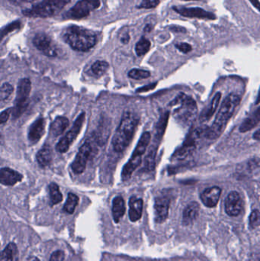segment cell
<instances>
[{"instance_id":"f6af8a7d","label":"cell","mask_w":260,"mask_h":261,"mask_svg":"<svg viewBox=\"0 0 260 261\" xmlns=\"http://www.w3.org/2000/svg\"><path fill=\"white\" fill-rule=\"evenodd\" d=\"M121 41H123L124 43H128L129 41V35H127L126 36H125V37H122V39H121Z\"/></svg>"},{"instance_id":"f1b7e54d","label":"cell","mask_w":260,"mask_h":261,"mask_svg":"<svg viewBox=\"0 0 260 261\" xmlns=\"http://www.w3.org/2000/svg\"><path fill=\"white\" fill-rule=\"evenodd\" d=\"M78 203H79V197L76 194L70 192L67 201L63 206V211L68 214L74 213L78 205Z\"/></svg>"},{"instance_id":"7a4b0ae2","label":"cell","mask_w":260,"mask_h":261,"mask_svg":"<svg viewBox=\"0 0 260 261\" xmlns=\"http://www.w3.org/2000/svg\"><path fill=\"white\" fill-rule=\"evenodd\" d=\"M138 123L139 118L134 112L128 111L124 113L112 138L113 148L115 151L121 153L130 145Z\"/></svg>"},{"instance_id":"44dd1931","label":"cell","mask_w":260,"mask_h":261,"mask_svg":"<svg viewBox=\"0 0 260 261\" xmlns=\"http://www.w3.org/2000/svg\"><path fill=\"white\" fill-rule=\"evenodd\" d=\"M125 203L121 196H116L112 201V216L114 223H118L125 213Z\"/></svg>"},{"instance_id":"ee69618b","label":"cell","mask_w":260,"mask_h":261,"mask_svg":"<svg viewBox=\"0 0 260 261\" xmlns=\"http://www.w3.org/2000/svg\"><path fill=\"white\" fill-rule=\"evenodd\" d=\"M253 139L256 140V141H260V129L256 131L253 135Z\"/></svg>"},{"instance_id":"6da1fadb","label":"cell","mask_w":260,"mask_h":261,"mask_svg":"<svg viewBox=\"0 0 260 261\" xmlns=\"http://www.w3.org/2000/svg\"><path fill=\"white\" fill-rule=\"evenodd\" d=\"M240 103L241 98L236 94H230L225 98L212 126L206 131L205 136L207 139L215 140L220 137Z\"/></svg>"},{"instance_id":"7bdbcfd3","label":"cell","mask_w":260,"mask_h":261,"mask_svg":"<svg viewBox=\"0 0 260 261\" xmlns=\"http://www.w3.org/2000/svg\"><path fill=\"white\" fill-rule=\"evenodd\" d=\"M251 2L252 5L260 12V2L259 0H249Z\"/></svg>"},{"instance_id":"f35d334b","label":"cell","mask_w":260,"mask_h":261,"mask_svg":"<svg viewBox=\"0 0 260 261\" xmlns=\"http://www.w3.org/2000/svg\"><path fill=\"white\" fill-rule=\"evenodd\" d=\"M176 47L179 51L184 54L189 53L192 50V46L188 43H180L176 44Z\"/></svg>"},{"instance_id":"1f68e13d","label":"cell","mask_w":260,"mask_h":261,"mask_svg":"<svg viewBox=\"0 0 260 261\" xmlns=\"http://www.w3.org/2000/svg\"><path fill=\"white\" fill-rule=\"evenodd\" d=\"M150 42L148 39L141 38L138 42L136 44L135 52L137 56H143V55H146L148 52H149V48H150Z\"/></svg>"},{"instance_id":"277c9868","label":"cell","mask_w":260,"mask_h":261,"mask_svg":"<svg viewBox=\"0 0 260 261\" xmlns=\"http://www.w3.org/2000/svg\"><path fill=\"white\" fill-rule=\"evenodd\" d=\"M65 39L70 46L78 52H87L95 46L97 41L93 32L79 26L67 28Z\"/></svg>"},{"instance_id":"9a60e30c","label":"cell","mask_w":260,"mask_h":261,"mask_svg":"<svg viewBox=\"0 0 260 261\" xmlns=\"http://www.w3.org/2000/svg\"><path fill=\"white\" fill-rule=\"evenodd\" d=\"M173 9L176 11V13L184 16V17H187V18H197L209 20H215L217 19L215 15L201 9V8L174 7Z\"/></svg>"},{"instance_id":"ba28073f","label":"cell","mask_w":260,"mask_h":261,"mask_svg":"<svg viewBox=\"0 0 260 261\" xmlns=\"http://www.w3.org/2000/svg\"><path fill=\"white\" fill-rule=\"evenodd\" d=\"M85 119H86V113H81L76 121L74 122V126H72L71 130H69L66 135L59 141L56 146V151L63 154L69 150L73 142L75 141V139L77 138L78 134L80 133Z\"/></svg>"},{"instance_id":"8d00e7d4","label":"cell","mask_w":260,"mask_h":261,"mask_svg":"<svg viewBox=\"0 0 260 261\" xmlns=\"http://www.w3.org/2000/svg\"><path fill=\"white\" fill-rule=\"evenodd\" d=\"M160 3V0H143L139 7L142 9H152L157 7Z\"/></svg>"},{"instance_id":"603a6c76","label":"cell","mask_w":260,"mask_h":261,"mask_svg":"<svg viewBox=\"0 0 260 261\" xmlns=\"http://www.w3.org/2000/svg\"><path fill=\"white\" fill-rule=\"evenodd\" d=\"M169 112H165L163 115L160 116V120L157 122L156 126V131H155L154 142L153 143L158 145L160 141H161L165 133L166 129H167V123L169 120Z\"/></svg>"},{"instance_id":"cb8c5ba5","label":"cell","mask_w":260,"mask_h":261,"mask_svg":"<svg viewBox=\"0 0 260 261\" xmlns=\"http://www.w3.org/2000/svg\"><path fill=\"white\" fill-rule=\"evenodd\" d=\"M260 122V107L258 108L250 116L245 119L240 126V131L242 133L246 132L251 130Z\"/></svg>"},{"instance_id":"836d02e7","label":"cell","mask_w":260,"mask_h":261,"mask_svg":"<svg viewBox=\"0 0 260 261\" xmlns=\"http://www.w3.org/2000/svg\"><path fill=\"white\" fill-rule=\"evenodd\" d=\"M14 87L10 83H5L1 87V91H0V99L1 101H5L10 97V95L13 93Z\"/></svg>"},{"instance_id":"ac0fdd59","label":"cell","mask_w":260,"mask_h":261,"mask_svg":"<svg viewBox=\"0 0 260 261\" xmlns=\"http://www.w3.org/2000/svg\"><path fill=\"white\" fill-rule=\"evenodd\" d=\"M22 178L21 173L11 168H4L0 170V182L2 185L12 186L21 182Z\"/></svg>"},{"instance_id":"3957f363","label":"cell","mask_w":260,"mask_h":261,"mask_svg":"<svg viewBox=\"0 0 260 261\" xmlns=\"http://www.w3.org/2000/svg\"><path fill=\"white\" fill-rule=\"evenodd\" d=\"M172 106H180L174 111V117L182 126H189L197 116L198 107L195 101L185 93H180L169 103Z\"/></svg>"},{"instance_id":"5b68a950","label":"cell","mask_w":260,"mask_h":261,"mask_svg":"<svg viewBox=\"0 0 260 261\" xmlns=\"http://www.w3.org/2000/svg\"><path fill=\"white\" fill-rule=\"evenodd\" d=\"M150 140H151L150 133L148 132V131L143 133L141 138L137 142L135 150L133 152L131 157L124 166L123 169H122L121 178L123 181H128V180H130L134 170L140 166V164H141V160H142V156L146 152Z\"/></svg>"},{"instance_id":"4316f807","label":"cell","mask_w":260,"mask_h":261,"mask_svg":"<svg viewBox=\"0 0 260 261\" xmlns=\"http://www.w3.org/2000/svg\"><path fill=\"white\" fill-rule=\"evenodd\" d=\"M0 261H19V251L16 243H9L2 251Z\"/></svg>"},{"instance_id":"30bf717a","label":"cell","mask_w":260,"mask_h":261,"mask_svg":"<svg viewBox=\"0 0 260 261\" xmlns=\"http://www.w3.org/2000/svg\"><path fill=\"white\" fill-rule=\"evenodd\" d=\"M100 6L99 0H80L69 11L68 16L72 19H82L88 16L92 11Z\"/></svg>"},{"instance_id":"8fae6325","label":"cell","mask_w":260,"mask_h":261,"mask_svg":"<svg viewBox=\"0 0 260 261\" xmlns=\"http://www.w3.org/2000/svg\"><path fill=\"white\" fill-rule=\"evenodd\" d=\"M91 152L92 147L89 142H85L80 147V149H79V151H78L77 154L73 162L72 166H71L73 171L76 174H81L84 172Z\"/></svg>"},{"instance_id":"d6986e66","label":"cell","mask_w":260,"mask_h":261,"mask_svg":"<svg viewBox=\"0 0 260 261\" xmlns=\"http://www.w3.org/2000/svg\"><path fill=\"white\" fill-rule=\"evenodd\" d=\"M144 202L142 199L132 196L129 200V218L133 223L137 222L142 216Z\"/></svg>"},{"instance_id":"bcb514c9","label":"cell","mask_w":260,"mask_h":261,"mask_svg":"<svg viewBox=\"0 0 260 261\" xmlns=\"http://www.w3.org/2000/svg\"><path fill=\"white\" fill-rule=\"evenodd\" d=\"M260 103V89L259 90L258 95H257V102H256V104H259Z\"/></svg>"},{"instance_id":"d590c367","label":"cell","mask_w":260,"mask_h":261,"mask_svg":"<svg viewBox=\"0 0 260 261\" xmlns=\"http://www.w3.org/2000/svg\"><path fill=\"white\" fill-rule=\"evenodd\" d=\"M20 26H21V22H20L19 21H13V23L9 24V25L5 26V28L2 29V37H3L5 35H7L9 32L17 30V29L20 28Z\"/></svg>"},{"instance_id":"4fadbf2b","label":"cell","mask_w":260,"mask_h":261,"mask_svg":"<svg viewBox=\"0 0 260 261\" xmlns=\"http://www.w3.org/2000/svg\"><path fill=\"white\" fill-rule=\"evenodd\" d=\"M33 44L37 49L40 52H44V55L47 56H56V49L52 44L51 39L46 34H37L36 37H34Z\"/></svg>"},{"instance_id":"9c48e42d","label":"cell","mask_w":260,"mask_h":261,"mask_svg":"<svg viewBox=\"0 0 260 261\" xmlns=\"http://www.w3.org/2000/svg\"><path fill=\"white\" fill-rule=\"evenodd\" d=\"M200 134L201 130L199 129H195L191 134H188L183 145L180 149H178L172 155V159H174L176 161H183L193 154L196 149L197 141L200 137Z\"/></svg>"},{"instance_id":"7c38bea8","label":"cell","mask_w":260,"mask_h":261,"mask_svg":"<svg viewBox=\"0 0 260 261\" xmlns=\"http://www.w3.org/2000/svg\"><path fill=\"white\" fill-rule=\"evenodd\" d=\"M225 212L230 216H238L242 208V202L239 193L232 191L227 195L224 203Z\"/></svg>"},{"instance_id":"2e32d148","label":"cell","mask_w":260,"mask_h":261,"mask_svg":"<svg viewBox=\"0 0 260 261\" xmlns=\"http://www.w3.org/2000/svg\"><path fill=\"white\" fill-rule=\"evenodd\" d=\"M222 189L218 186L210 187L202 192L200 196L202 203L208 208L216 206L220 200Z\"/></svg>"},{"instance_id":"8992f818","label":"cell","mask_w":260,"mask_h":261,"mask_svg":"<svg viewBox=\"0 0 260 261\" xmlns=\"http://www.w3.org/2000/svg\"><path fill=\"white\" fill-rule=\"evenodd\" d=\"M71 0H42L31 9L23 11V14L34 18H47L58 14Z\"/></svg>"},{"instance_id":"484cf974","label":"cell","mask_w":260,"mask_h":261,"mask_svg":"<svg viewBox=\"0 0 260 261\" xmlns=\"http://www.w3.org/2000/svg\"><path fill=\"white\" fill-rule=\"evenodd\" d=\"M37 163L42 168L49 166L52 162V151L48 145H44L36 155Z\"/></svg>"},{"instance_id":"83f0119b","label":"cell","mask_w":260,"mask_h":261,"mask_svg":"<svg viewBox=\"0 0 260 261\" xmlns=\"http://www.w3.org/2000/svg\"><path fill=\"white\" fill-rule=\"evenodd\" d=\"M157 148L158 145L153 144L149 147L147 157H145V162H144V168H146L149 171L153 170L156 164V157L157 154Z\"/></svg>"},{"instance_id":"f546056e","label":"cell","mask_w":260,"mask_h":261,"mask_svg":"<svg viewBox=\"0 0 260 261\" xmlns=\"http://www.w3.org/2000/svg\"><path fill=\"white\" fill-rule=\"evenodd\" d=\"M50 196L52 205H57L58 203L63 200V195L60 192V189L57 184L55 183H51L49 185Z\"/></svg>"},{"instance_id":"7dc6e473","label":"cell","mask_w":260,"mask_h":261,"mask_svg":"<svg viewBox=\"0 0 260 261\" xmlns=\"http://www.w3.org/2000/svg\"><path fill=\"white\" fill-rule=\"evenodd\" d=\"M28 261H40V260L36 258V257H32V258H29Z\"/></svg>"},{"instance_id":"ab89813d","label":"cell","mask_w":260,"mask_h":261,"mask_svg":"<svg viewBox=\"0 0 260 261\" xmlns=\"http://www.w3.org/2000/svg\"><path fill=\"white\" fill-rule=\"evenodd\" d=\"M12 111H13V109L9 108V109H7V110H4V111L2 112L1 115H0V123L4 124L9 120Z\"/></svg>"},{"instance_id":"c3c4849f","label":"cell","mask_w":260,"mask_h":261,"mask_svg":"<svg viewBox=\"0 0 260 261\" xmlns=\"http://www.w3.org/2000/svg\"><path fill=\"white\" fill-rule=\"evenodd\" d=\"M186 1H197V0H186Z\"/></svg>"},{"instance_id":"ffe728a7","label":"cell","mask_w":260,"mask_h":261,"mask_svg":"<svg viewBox=\"0 0 260 261\" xmlns=\"http://www.w3.org/2000/svg\"><path fill=\"white\" fill-rule=\"evenodd\" d=\"M199 212V205L196 202H192L185 208L183 215V224L187 226L192 224L197 219Z\"/></svg>"},{"instance_id":"b9f144b4","label":"cell","mask_w":260,"mask_h":261,"mask_svg":"<svg viewBox=\"0 0 260 261\" xmlns=\"http://www.w3.org/2000/svg\"><path fill=\"white\" fill-rule=\"evenodd\" d=\"M9 2L13 4L25 3V2H33L35 0H8Z\"/></svg>"},{"instance_id":"4dcf8cb0","label":"cell","mask_w":260,"mask_h":261,"mask_svg":"<svg viewBox=\"0 0 260 261\" xmlns=\"http://www.w3.org/2000/svg\"><path fill=\"white\" fill-rule=\"evenodd\" d=\"M109 68V64L105 60H97L92 65L91 70L95 76H102L107 72Z\"/></svg>"},{"instance_id":"7402d4cb","label":"cell","mask_w":260,"mask_h":261,"mask_svg":"<svg viewBox=\"0 0 260 261\" xmlns=\"http://www.w3.org/2000/svg\"><path fill=\"white\" fill-rule=\"evenodd\" d=\"M222 99V93H217L215 96L211 100L208 107L206 109L205 112H203L200 116L201 122H206L209 120L210 118L213 116L218 109V105L220 103V100Z\"/></svg>"},{"instance_id":"d6a6232c","label":"cell","mask_w":260,"mask_h":261,"mask_svg":"<svg viewBox=\"0 0 260 261\" xmlns=\"http://www.w3.org/2000/svg\"><path fill=\"white\" fill-rule=\"evenodd\" d=\"M149 76H150V73L149 71L137 69V68L130 70L129 73V77L134 79H147V78L149 77Z\"/></svg>"},{"instance_id":"e0dca14e","label":"cell","mask_w":260,"mask_h":261,"mask_svg":"<svg viewBox=\"0 0 260 261\" xmlns=\"http://www.w3.org/2000/svg\"><path fill=\"white\" fill-rule=\"evenodd\" d=\"M46 122L44 118H39L36 119L31 125L28 130V140L32 143L35 144L41 138L45 131Z\"/></svg>"},{"instance_id":"d4e9b609","label":"cell","mask_w":260,"mask_h":261,"mask_svg":"<svg viewBox=\"0 0 260 261\" xmlns=\"http://www.w3.org/2000/svg\"><path fill=\"white\" fill-rule=\"evenodd\" d=\"M69 126L68 118L64 116H58L55 118L53 123L51 124V133L54 137H58L63 134V131Z\"/></svg>"},{"instance_id":"52a82bcc","label":"cell","mask_w":260,"mask_h":261,"mask_svg":"<svg viewBox=\"0 0 260 261\" xmlns=\"http://www.w3.org/2000/svg\"><path fill=\"white\" fill-rule=\"evenodd\" d=\"M32 90V82L28 78L20 79L17 87L14 108L13 109V118H19L25 112L28 105V99Z\"/></svg>"},{"instance_id":"60d3db41","label":"cell","mask_w":260,"mask_h":261,"mask_svg":"<svg viewBox=\"0 0 260 261\" xmlns=\"http://www.w3.org/2000/svg\"><path fill=\"white\" fill-rule=\"evenodd\" d=\"M157 83H151V84L148 85V86H144V87H140L138 90H137L136 92L139 93H142L148 92L149 90H153L155 87H157Z\"/></svg>"},{"instance_id":"5bb4252c","label":"cell","mask_w":260,"mask_h":261,"mask_svg":"<svg viewBox=\"0 0 260 261\" xmlns=\"http://www.w3.org/2000/svg\"><path fill=\"white\" fill-rule=\"evenodd\" d=\"M169 204L170 201L169 198L165 196H160L155 199V221L157 223H163L167 220L169 215Z\"/></svg>"},{"instance_id":"e575fe53","label":"cell","mask_w":260,"mask_h":261,"mask_svg":"<svg viewBox=\"0 0 260 261\" xmlns=\"http://www.w3.org/2000/svg\"><path fill=\"white\" fill-rule=\"evenodd\" d=\"M260 224V212L259 210H253L250 215V228H255Z\"/></svg>"},{"instance_id":"74e56055","label":"cell","mask_w":260,"mask_h":261,"mask_svg":"<svg viewBox=\"0 0 260 261\" xmlns=\"http://www.w3.org/2000/svg\"><path fill=\"white\" fill-rule=\"evenodd\" d=\"M64 259H65V254L61 250H58L51 254L49 261H63Z\"/></svg>"}]
</instances>
